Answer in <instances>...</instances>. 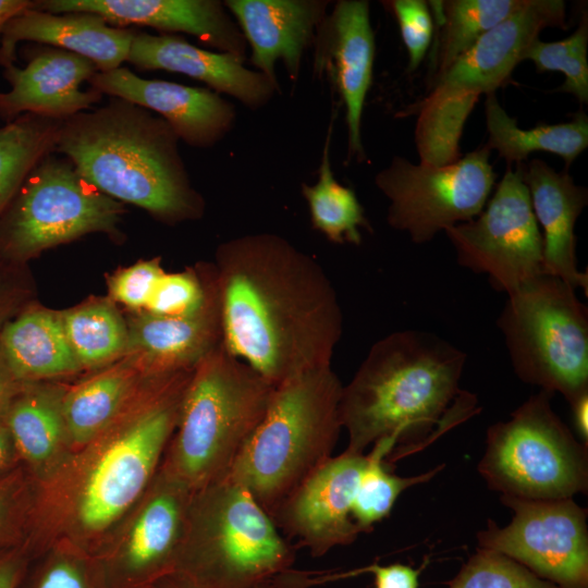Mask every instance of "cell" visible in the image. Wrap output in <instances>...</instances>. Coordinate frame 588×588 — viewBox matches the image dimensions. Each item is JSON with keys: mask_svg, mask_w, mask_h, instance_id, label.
<instances>
[{"mask_svg": "<svg viewBox=\"0 0 588 588\" xmlns=\"http://www.w3.org/2000/svg\"><path fill=\"white\" fill-rule=\"evenodd\" d=\"M537 222L543 230V269L575 290L588 292V275L578 269L575 224L588 203V191L541 159L519 163Z\"/></svg>", "mask_w": 588, "mask_h": 588, "instance_id": "obj_24", "label": "cell"}, {"mask_svg": "<svg viewBox=\"0 0 588 588\" xmlns=\"http://www.w3.org/2000/svg\"><path fill=\"white\" fill-rule=\"evenodd\" d=\"M588 16L583 12L577 29L560 41L535 39L524 53L538 72L560 71L565 81L559 90L572 94L580 103L588 102Z\"/></svg>", "mask_w": 588, "mask_h": 588, "instance_id": "obj_35", "label": "cell"}, {"mask_svg": "<svg viewBox=\"0 0 588 588\" xmlns=\"http://www.w3.org/2000/svg\"><path fill=\"white\" fill-rule=\"evenodd\" d=\"M161 488L137 516L128 540L114 563L117 588H148L174 571L195 493L167 474Z\"/></svg>", "mask_w": 588, "mask_h": 588, "instance_id": "obj_23", "label": "cell"}, {"mask_svg": "<svg viewBox=\"0 0 588 588\" xmlns=\"http://www.w3.org/2000/svg\"><path fill=\"white\" fill-rule=\"evenodd\" d=\"M96 72L87 58L54 47L39 49L24 68L4 69L11 88L0 91V119L8 123L33 113L64 121L86 111L103 96L93 88L81 89Z\"/></svg>", "mask_w": 588, "mask_h": 588, "instance_id": "obj_20", "label": "cell"}, {"mask_svg": "<svg viewBox=\"0 0 588 588\" xmlns=\"http://www.w3.org/2000/svg\"><path fill=\"white\" fill-rule=\"evenodd\" d=\"M33 5L30 0H0V40L8 22Z\"/></svg>", "mask_w": 588, "mask_h": 588, "instance_id": "obj_43", "label": "cell"}, {"mask_svg": "<svg viewBox=\"0 0 588 588\" xmlns=\"http://www.w3.org/2000/svg\"><path fill=\"white\" fill-rule=\"evenodd\" d=\"M7 509L5 494L0 490V520Z\"/></svg>", "mask_w": 588, "mask_h": 588, "instance_id": "obj_48", "label": "cell"}, {"mask_svg": "<svg viewBox=\"0 0 588 588\" xmlns=\"http://www.w3.org/2000/svg\"><path fill=\"white\" fill-rule=\"evenodd\" d=\"M132 383L125 369L98 375L73 389L61 403L64 429L75 442L94 438L115 415Z\"/></svg>", "mask_w": 588, "mask_h": 588, "instance_id": "obj_31", "label": "cell"}, {"mask_svg": "<svg viewBox=\"0 0 588 588\" xmlns=\"http://www.w3.org/2000/svg\"><path fill=\"white\" fill-rule=\"evenodd\" d=\"M489 156L483 146L442 167L394 156L375 176L377 188L389 200L388 224L424 244L446 228L476 218L495 181Z\"/></svg>", "mask_w": 588, "mask_h": 588, "instance_id": "obj_11", "label": "cell"}, {"mask_svg": "<svg viewBox=\"0 0 588 588\" xmlns=\"http://www.w3.org/2000/svg\"><path fill=\"white\" fill-rule=\"evenodd\" d=\"M552 396L541 390L488 429L478 471L502 495L562 500L587 490V445L554 413Z\"/></svg>", "mask_w": 588, "mask_h": 588, "instance_id": "obj_9", "label": "cell"}, {"mask_svg": "<svg viewBox=\"0 0 588 588\" xmlns=\"http://www.w3.org/2000/svg\"><path fill=\"white\" fill-rule=\"evenodd\" d=\"M488 150L495 149L507 166L524 163L535 151L562 157L569 166L588 147V118L577 112L568 122L540 124L525 130L502 108L494 93L485 102Z\"/></svg>", "mask_w": 588, "mask_h": 588, "instance_id": "obj_27", "label": "cell"}, {"mask_svg": "<svg viewBox=\"0 0 588 588\" xmlns=\"http://www.w3.org/2000/svg\"><path fill=\"white\" fill-rule=\"evenodd\" d=\"M222 345L219 296L201 313L168 317L146 313L127 330L126 351L154 372L166 376L194 370Z\"/></svg>", "mask_w": 588, "mask_h": 588, "instance_id": "obj_25", "label": "cell"}, {"mask_svg": "<svg viewBox=\"0 0 588 588\" xmlns=\"http://www.w3.org/2000/svg\"><path fill=\"white\" fill-rule=\"evenodd\" d=\"M49 13L90 12L115 27L148 26L162 34L185 33L218 52L246 60L247 44L220 0H39Z\"/></svg>", "mask_w": 588, "mask_h": 588, "instance_id": "obj_17", "label": "cell"}, {"mask_svg": "<svg viewBox=\"0 0 588 588\" xmlns=\"http://www.w3.org/2000/svg\"><path fill=\"white\" fill-rule=\"evenodd\" d=\"M179 142L158 114L111 97L65 119L56 151L101 193L174 223L199 218L205 206L191 183Z\"/></svg>", "mask_w": 588, "mask_h": 588, "instance_id": "obj_3", "label": "cell"}, {"mask_svg": "<svg viewBox=\"0 0 588 588\" xmlns=\"http://www.w3.org/2000/svg\"><path fill=\"white\" fill-rule=\"evenodd\" d=\"M88 83L102 95L156 112L192 147H212L235 125V106L210 88L143 78L126 66L98 71Z\"/></svg>", "mask_w": 588, "mask_h": 588, "instance_id": "obj_16", "label": "cell"}, {"mask_svg": "<svg viewBox=\"0 0 588 588\" xmlns=\"http://www.w3.org/2000/svg\"><path fill=\"white\" fill-rule=\"evenodd\" d=\"M15 380L0 352V406L10 397Z\"/></svg>", "mask_w": 588, "mask_h": 588, "instance_id": "obj_46", "label": "cell"}, {"mask_svg": "<svg viewBox=\"0 0 588 588\" xmlns=\"http://www.w3.org/2000/svg\"><path fill=\"white\" fill-rule=\"evenodd\" d=\"M574 424L577 432L585 440H588V394L580 396L571 404Z\"/></svg>", "mask_w": 588, "mask_h": 588, "instance_id": "obj_44", "label": "cell"}, {"mask_svg": "<svg viewBox=\"0 0 588 588\" xmlns=\"http://www.w3.org/2000/svg\"><path fill=\"white\" fill-rule=\"evenodd\" d=\"M126 62L139 70H163L200 81L218 94H225L250 110L270 102L280 91L262 73L244 60L225 52L203 49L176 35H151L136 30Z\"/></svg>", "mask_w": 588, "mask_h": 588, "instance_id": "obj_21", "label": "cell"}, {"mask_svg": "<svg viewBox=\"0 0 588 588\" xmlns=\"http://www.w3.org/2000/svg\"><path fill=\"white\" fill-rule=\"evenodd\" d=\"M274 387L222 345L193 370L168 475L197 492L224 479L264 418Z\"/></svg>", "mask_w": 588, "mask_h": 588, "instance_id": "obj_6", "label": "cell"}, {"mask_svg": "<svg viewBox=\"0 0 588 588\" xmlns=\"http://www.w3.org/2000/svg\"><path fill=\"white\" fill-rule=\"evenodd\" d=\"M332 128L333 120L328 127L318 180L311 185L302 183V195L307 203L315 230L332 243L359 245L362 243L360 229L370 226L354 191L342 185L334 177L330 159Z\"/></svg>", "mask_w": 588, "mask_h": 588, "instance_id": "obj_28", "label": "cell"}, {"mask_svg": "<svg viewBox=\"0 0 588 588\" xmlns=\"http://www.w3.org/2000/svg\"><path fill=\"white\" fill-rule=\"evenodd\" d=\"M391 8L408 54L407 71L414 72L425 59L433 34V21L424 0H391Z\"/></svg>", "mask_w": 588, "mask_h": 588, "instance_id": "obj_38", "label": "cell"}, {"mask_svg": "<svg viewBox=\"0 0 588 588\" xmlns=\"http://www.w3.org/2000/svg\"><path fill=\"white\" fill-rule=\"evenodd\" d=\"M421 568L399 563L383 566L375 563L359 572L371 573L376 588H418Z\"/></svg>", "mask_w": 588, "mask_h": 588, "instance_id": "obj_41", "label": "cell"}, {"mask_svg": "<svg viewBox=\"0 0 588 588\" xmlns=\"http://www.w3.org/2000/svg\"><path fill=\"white\" fill-rule=\"evenodd\" d=\"M23 562L15 555L0 556V588H17L23 575Z\"/></svg>", "mask_w": 588, "mask_h": 588, "instance_id": "obj_42", "label": "cell"}, {"mask_svg": "<svg viewBox=\"0 0 588 588\" xmlns=\"http://www.w3.org/2000/svg\"><path fill=\"white\" fill-rule=\"evenodd\" d=\"M514 515L504 528L492 520L478 532L480 548L499 552L559 588H588L587 510L572 499L502 495Z\"/></svg>", "mask_w": 588, "mask_h": 588, "instance_id": "obj_14", "label": "cell"}, {"mask_svg": "<svg viewBox=\"0 0 588 588\" xmlns=\"http://www.w3.org/2000/svg\"><path fill=\"white\" fill-rule=\"evenodd\" d=\"M219 296L217 274L204 283L197 273H163L146 306L147 313L168 317H189L201 313Z\"/></svg>", "mask_w": 588, "mask_h": 588, "instance_id": "obj_37", "label": "cell"}, {"mask_svg": "<svg viewBox=\"0 0 588 588\" xmlns=\"http://www.w3.org/2000/svg\"><path fill=\"white\" fill-rule=\"evenodd\" d=\"M0 352L16 380L68 375L81 367L62 319L45 310H27L8 321L0 331Z\"/></svg>", "mask_w": 588, "mask_h": 588, "instance_id": "obj_26", "label": "cell"}, {"mask_svg": "<svg viewBox=\"0 0 588 588\" xmlns=\"http://www.w3.org/2000/svg\"><path fill=\"white\" fill-rule=\"evenodd\" d=\"M61 319L79 366H98L126 351L127 329L120 316L105 304L68 311Z\"/></svg>", "mask_w": 588, "mask_h": 588, "instance_id": "obj_34", "label": "cell"}, {"mask_svg": "<svg viewBox=\"0 0 588 588\" xmlns=\"http://www.w3.org/2000/svg\"><path fill=\"white\" fill-rule=\"evenodd\" d=\"M342 390L331 366L274 387L264 418L225 477L243 486L271 518L332 456L343 428Z\"/></svg>", "mask_w": 588, "mask_h": 588, "instance_id": "obj_4", "label": "cell"}, {"mask_svg": "<svg viewBox=\"0 0 588 588\" xmlns=\"http://www.w3.org/2000/svg\"><path fill=\"white\" fill-rule=\"evenodd\" d=\"M366 463L365 453L331 456L287 497L272 520L313 556L352 543L360 532L352 505Z\"/></svg>", "mask_w": 588, "mask_h": 588, "instance_id": "obj_15", "label": "cell"}, {"mask_svg": "<svg viewBox=\"0 0 588 588\" xmlns=\"http://www.w3.org/2000/svg\"><path fill=\"white\" fill-rule=\"evenodd\" d=\"M148 588H201L177 572H171L155 580Z\"/></svg>", "mask_w": 588, "mask_h": 588, "instance_id": "obj_45", "label": "cell"}, {"mask_svg": "<svg viewBox=\"0 0 588 588\" xmlns=\"http://www.w3.org/2000/svg\"><path fill=\"white\" fill-rule=\"evenodd\" d=\"M547 27L566 28L563 0H523L430 84L417 107L415 144L420 164L442 167L461 158L465 122L481 95L505 85L529 45Z\"/></svg>", "mask_w": 588, "mask_h": 588, "instance_id": "obj_7", "label": "cell"}, {"mask_svg": "<svg viewBox=\"0 0 588 588\" xmlns=\"http://www.w3.org/2000/svg\"><path fill=\"white\" fill-rule=\"evenodd\" d=\"M62 123L25 113L0 126V215L38 163L56 151Z\"/></svg>", "mask_w": 588, "mask_h": 588, "instance_id": "obj_29", "label": "cell"}, {"mask_svg": "<svg viewBox=\"0 0 588 588\" xmlns=\"http://www.w3.org/2000/svg\"><path fill=\"white\" fill-rule=\"evenodd\" d=\"M0 223V254L22 261L90 232H113L124 208L66 158L51 155L27 176Z\"/></svg>", "mask_w": 588, "mask_h": 588, "instance_id": "obj_10", "label": "cell"}, {"mask_svg": "<svg viewBox=\"0 0 588 588\" xmlns=\"http://www.w3.org/2000/svg\"><path fill=\"white\" fill-rule=\"evenodd\" d=\"M136 29L109 25L90 12L49 13L34 5L5 25L0 40V65H13L17 44H47L90 60L98 71L120 68L127 60Z\"/></svg>", "mask_w": 588, "mask_h": 588, "instance_id": "obj_22", "label": "cell"}, {"mask_svg": "<svg viewBox=\"0 0 588 588\" xmlns=\"http://www.w3.org/2000/svg\"><path fill=\"white\" fill-rule=\"evenodd\" d=\"M523 0L429 1L442 24L431 83L483 34L517 10ZM430 83V84H431Z\"/></svg>", "mask_w": 588, "mask_h": 588, "instance_id": "obj_30", "label": "cell"}, {"mask_svg": "<svg viewBox=\"0 0 588 588\" xmlns=\"http://www.w3.org/2000/svg\"><path fill=\"white\" fill-rule=\"evenodd\" d=\"M396 444V437H385L373 443L366 454L367 463L352 505V517L360 531L370 530L373 524L387 517L404 490L430 480L442 467L413 477L396 476L388 469L385 462Z\"/></svg>", "mask_w": 588, "mask_h": 588, "instance_id": "obj_32", "label": "cell"}, {"mask_svg": "<svg viewBox=\"0 0 588 588\" xmlns=\"http://www.w3.org/2000/svg\"><path fill=\"white\" fill-rule=\"evenodd\" d=\"M250 47L256 71L279 83L275 64L281 61L296 82L306 50L316 42L328 14L326 0H224Z\"/></svg>", "mask_w": 588, "mask_h": 588, "instance_id": "obj_18", "label": "cell"}, {"mask_svg": "<svg viewBox=\"0 0 588 588\" xmlns=\"http://www.w3.org/2000/svg\"><path fill=\"white\" fill-rule=\"evenodd\" d=\"M5 425L16 450L33 463L49 460L65 430L61 404L41 393L16 399L9 407Z\"/></svg>", "mask_w": 588, "mask_h": 588, "instance_id": "obj_33", "label": "cell"}, {"mask_svg": "<svg viewBox=\"0 0 588 588\" xmlns=\"http://www.w3.org/2000/svg\"><path fill=\"white\" fill-rule=\"evenodd\" d=\"M466 354L425 331L393 332L377 341L340 402L345 451L364 453L394 436L407 450L471 416L476 397L460 390Z\"/></svg>", "mask_w": 588, "mask_h": 588, "instance_id": "obj_2", "label": "cell"}, {"mask_svg": "<svg viewBox=\"0 0 588 588\" xmlns=\"http://www.w3.org/2000/svg\"><path fill=\"white\" fill-rule=\"evenodd\" d=\"M12 439L7 425L0 422V470L7 466L11 456Z\"/></svg>", "mask_w": 588, "mask_h": 588, "instance_id": "obj_47", "label": "cell"}, {"mask_svg": "<svg viewBox=\"0 0 588 588\" xmlns=\"http://www.w3.org/2000/svg\"><path fill=\"white\" fill-rule=\"evenodd\" d=\"M449 588H559L516 561L480 548L450 583Z\"/></svg>", "mask_w": 588, "mask_h": 588, "instance_id": "obj_36", "label": "cell"}, {"mask_svg": "<svg viewBox=\"0 0 588 588\" xmlns=\"http://www.w3.org/2000/svg\"><path fill=\"white\" fill-rule=\"evenodd\" d=\"M444 232L458 265L487 274L507 295L544 272L542 234L520 164L514 170L507 166L485 210Z\"/></svg>", "mask_w": 588, "mask_h": 588, "instance_id": "obj_13", "label": "cell"}, {"mask_svg": "<svg viewBox=\"0 0 588 588\" xmlns=\"http://www.w3.org/2000/svg\"><path fill=\"white\" fill-rule=\"evenodd\" d=\"M222 346L277 387L331 366L342 335L338 294L322 267L274 233L217 252Z\"/></svg>", "mask_w": 588, "mask_h": 588, "instance_id": "obj_1", "label": "cell"}, {"mask_svg": "<svg viewBox=\"0 0 588 588\" xmlns=\"http://www.w3.org/2000/svg\"><path fill=\"white\" fill-rule=\"evenodd\" d=\"M163 273L158 258L140 261L120 271L110 280V294L128 307L146 308Z\"/></svg>", "mask_w": 588, "mask_h": 588, "instance_id": "obj_39", "label": "cell"}, {"mask_svg": "<svg viewBox=\"0 0 588 588\" xmlns=\"http://www.w3.org/2000/svg\"><path fill=\"white\" fill-rule=\"evenodd\" d=\"M193 495L173 572L201 588H304L293 548L253 495L224 478Z\"/></svg>", "mask_w": 588, "mask_h": 588, "instance_id": "obj_5", "label": "cell"}, {"mask_svg": "<svg viewBox=\"0 0 588 588\" xmlns=\"http://www.w3.org/2000/svg\"><path fill=\"white\" fill-rule=\"evenodd\" d=\"M192 372L168 376L147 408L105 448L81 492L84 528L100 531L110 526L144 491L177 426Z\"/></svg>", "mask_w": 588, "mask_h": 588, "instance_id": "obj_12", "label": "cell"}, {"mask_svg": "<svg viewBox=\"0 0 588 588\" xmlns=\"http://www.w3.org/2000/svg\"><path fill=\"white\" fill-rule=\"evenodd\" d=\"M497 324L522 381L569 405L588 394V311L574 287L543 272L507 295Z\"/></svg>", "mask_w": 588, "mask_h": 588, "instance_id": "obj_8", "label": "cell"}, {"mask_svg": "<svg viewBox=\"0 0 588 588\" xmlns=\"http://www.w3.org/2000/svg\"><path fill=\"white\" fill-rule=\"evenodd\" d=\"M317 63L321 70L329 62L345 106L350 157L365 159L362 142V117L372 83L376 54L375 33L369 2L340 0L322 24L317 40Z\"/></svg>", "mask_w": 588, "mask_h": 588, "instance_id": "obj_19", "label": "cell"}, {"mask_svg": "<svg viewBox=\"0 0 588 588\" xmlns=\"http://www.w3.org/2000/svg\"><path fill=\"white\" fill-rule=\"evenodd\" d=\"M32 588H97L88 567L70 558L48 562L34 579Z\"/></svg>", "mask_w": 588, "mask_h": 588, "instance_id": "obj_40", "label": "cell"}]
</instances>
